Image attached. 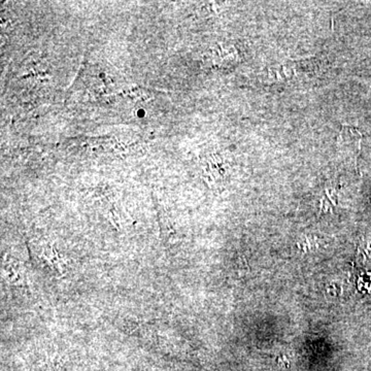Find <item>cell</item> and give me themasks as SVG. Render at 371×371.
Masks as SVG:
<instances>
[{
	"label": "cell",
	"mask_w": 371,
	"mask_h": 371,
	"mask_svg": "<svg viewBox=\"0 0 371 371\" xmlns=\"http://www.w3.org/2000/svg\"><path fill=\"white\" fill-rule=\"evenodd\" d=\"M38 260L48 270L56 275H63L66 272L65 259L59 254L51 243H43L35 253Z\"/></svg>",
	"instance_id": "1"
},
{
	"label": "cell",
	"mask_w": 371,
	"mask_h": 371,
	"mask_svg": "<svg viewBox=\"0 0 371 371\" xmlns=\"http://www.w3.org/2000/svg\"><path fill=\"white\" fill-rule=\"evenodd\" d=\"M4 272L6 281L13 286L24 287L26 284V275L22 263L13 257L6 255L4 260Z\"/></svg>",
	"instance_id": "2"
}]
</instances>
